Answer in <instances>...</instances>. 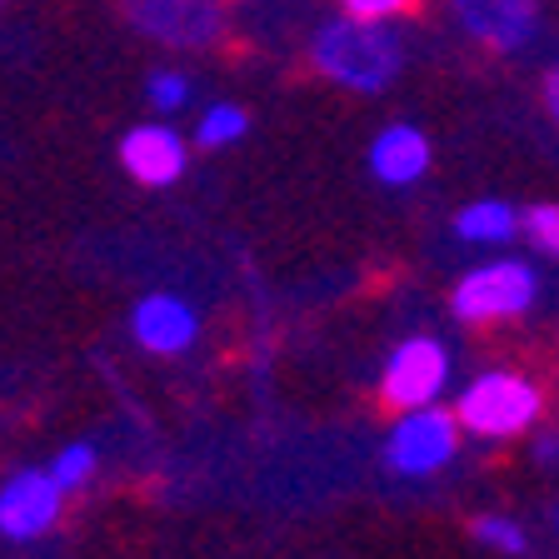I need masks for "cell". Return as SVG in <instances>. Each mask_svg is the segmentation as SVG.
I'll use <instances>...</instances> for the list:
<instances>
[{"instance_id":"obj_1","label":"cell","mask_w":559,"mask_h":559,"mask_svg":"<svg viewBox=\"0 0 559 559\" xmlns=\"http://www.w3.org/2000/svg\"><path fill=\"white\" fill-rule=\"evenodd\" d=\"M405 35L390 21L330 15L310 31V70L349 95H384L405 75Z\"/></svg>"},{"instance_id":"obj_2","label":"cell","mask_w":559,"mask_h":559,"mask_svg":"<svg viewBox=\"0 0 559 559\" xmlns=\"http://www.w3.org/2000/svg\"><path fill=\"white\" fill-rule=\"evenodd\" d=\"M539 300V270L530 260H485V265L465 270L460 285L450 290V314L460 325H500V320H520Z\"/></svg>"},{"instance_id":"obj_3","label":"cell","mask_w":559,"mask_h":559,"mask_svg":"<svg viewBox=\"0 0 559 559\" xmlns=\"http://www.w3.org/2000/svg\"><path fill=\"white\" fill-rule=\"evenodd\" d=\"M454 419H460V430L479 435V440H510L539 419V390L524 374L489 370L460 390Z\"/></svg>"},{"instance_id":"obj_4","label":"cell","mask_w":559,"mask_h":559,"mask_svg":"<svg viewBox=\"0 0 559 559\" xmlns=\"http://www.w3.org/2000/svg\"><path fill=\"white\" fill-rule=\"evenodd\" d=\"M444 11L469 46H485L495 56H520L545 35L539 0H444Z\"/></svg>"},{"instance_id":"obj_5","label":"cell","mask_w":559,"mask_h":559,"mask_svg":"<svg viewBox=\"0 0 559 559\" xmlns=\"http://www.w3.org/2000/svg\"><path fill=\"white\" fill-rule=\"evenodd\" d=\"M454 450H460V419H454V409L425 405V409H405L395 419V430L384 440V465L405 479H425L450 465Z\"/></svg>"},{"instance_id":"obj_6","label":"cell","mask_w":559,"mask_h":559,"mask_svg":"<svg viewBox=\"0 0 559 559\" xmlns=\"http://www.w3.org/2000/svg\"><path fill=\"white\" fill-rule=\"evenodd\" d=\"M450 349L444 340L435 335H409L390 349V360H384V380H380V395L384 405H395L400 415L405 409H425L444 395V384H450Z\"/></svg>"},{"instance_id":"obj_7","label":"cell","mask_w":559,"mask_h":559,"mask_svg":"<svg viewBox=\"0 0 559 559\" xmlns=\"http://www.w3.org/2000/svg\"><path fill=\"white\" fill-rule=\"evenodd\" d=\"M130 25L155 46L205 50L225 35L221 0H130Z\"/></svg>"},{"instance_id":"obj_8","label":"cell","mask_w":559,"mask_h":559,"mask_svg":"<svg viewBox=\"0 0 559 559\" xmlns=\"http://www.w3.org/2000/svg\"><path fill=\"white\" fill-rule=\"evenodd\" d=\"M66 489L50 479V469H21L0 485V535L11 545H31L60 520Z\"/></svg>"},{"instance_id":"obj_9","label":"cell","mask_w":559,"mask_h":559,"mask_svg":"<svg viewBox=\"0 0 559 559\" xmlns=\"http://www.w3.org/2000/svg\"><path fill=\"white\" fill-rule=\"evenodd\" d=\"M365 165H370V175L384 190H409L430 175L435 145L415 120H390V126L374 130L370 151H365Z\"/></svg>"},{"instance_id":"obj_10","label":"cell","mask_w":559,"mask_h":559,"mask_svg":"<svg viewBox=\"0 0 559 559\" xmlns=\"http://www.w3.org/2000/svg\"><path fill=\"white\" fill-rule=\"evenodd\" d=\"M120 165H126L130 180H140V186H151V190H165L186 175L190 145L180 130L160 126V120H155V126H135L120 140Z\"/></svg>"},{"instance_id":"obj_11","label":"cell","mask_w":559,"mask_h":559,"mask_svg":"<svg viewBox=\"0 0 559 559\" xmlns=\"http://www.w3.org/2000/svg\"><path fill=\"white\" fill-rule=\"evenodd\" d=\"M130 335H135L140 349H151V355H186L200 335V314L180 295H145L130 310Z\"/></svg>"},{"instance_id":"obj_12","label":"cell","mask_w":559,"mask_h":559,"mask_svg":"<svg viewBox=\"0 0 559 559\" xmlns=\"http://www.w3.org/2000/svg\"><path fill=\"white\" fill-rule=\"evenodd\" d=\"M450 230H454V240H465V245H510L520 235V210L500 195H479L454 210Z\"/></svg>"},{"instance_id":"obj_13","label":"cell","mask_w":559,"mask_h":559,"mask_svg":"<svg viewBox=\"0 0 559 559\" xmlns=\"http://www.w3.org/2000/svg\"><path fill=\"white\" fill-rule=\"evenodd\" d=\"M245 130H250V116H245L240 105L215 100V105H205L195 120V145L200 151H225V145L245 140Z\"/></svg>"},{"instance_id":"obj_14","label":"cell","mask_w":559,"mask_h":559,"mask_svg":"<svg viewBox=\"0 0 559 559\" xmlns=\"http://www.w3.org/2000/svg\"><path fill=\"white\" fill-rule=\"evenodd\" d=\"M95 444H85V440H75V444H66V450L50 460V479H56L66 495H75V489H85L91 485V475H95Z\"/></svg>"},{"instance_id":"obj_15","label":"cell","mask_w":559,"mask_h":559,"mask_svg":"<svg viewBox=\"0 0 559 559\" xmlns=\"http://www.w3.org/2000/svg\"><path fill=\"white\" fill-rule=\"evenodd\" d=\"M520 235L535 245L539 255H555L559 260V200H539L520 215Z\"/></svg>"},{"instance_id":"obj_16","label":"cell","mask_w":559,"mask_h":559,"mask_svg":"<svg viewBox=\"0 0 559 559\" xmlns=\"http://www.w3.org/2000/svg\"><path fill=\"white\" fill-rule=\"evenodd\" d=\"M145 100L155 105V116H180L190 105V75L186 70H155L151 81H145Z\"/></svg>"},{"instance_id":"obj_17","label":"cell","mask_w":559,"mask_h":559,"mask_svg":"<svg viewBox=\"0 0 559 559\" xmlns=\"http://www.w3.org/2000/svg\"><path fill=\"white\" fill-rule=\"evenodd\" d=\"M475 539L489 549H500V555H524V549H530V535H524L514 520H504V514H479Z\"/></svg>"},{"instance_id":"obj_18","label":"cell","mask_w":559,"mask_h":559,"mask_svg":"<svg viewBox=\"0 0 559 559\" xmlns=\"http://www.w3.org/2000/svg\"><path fill=\"white\" fill-rule=\"evenodd\" d=\"M345 15H360V21H390L395 25L400 15L419 11V0H340Z\"/></svg>"},{"instance_id":"obj_19","label":"cell","mask_w":559,"mask_h":559,"mask_svg":"<svg viewBox=\"0 0 559 559\" xmlns=\"http://www.w3.org/2000/svg\"><path fill=\"white\" fill-rule=\"evenodd\" d=\"M539 95H545V110H549V120L559 126V56L545 66V75H539Z\"/></svg>"},{"instance_id":"obj_20","label":"cell","mask_w":559,"mask_h":559,"mask_svg":"<svg viewBox=\"0 0 559 559\" xmlns=\"http://www.w3.org/2000/svg\"><path fill=\"white\" fill-rule=\"evenodd\" d=\"M549 520H555V530H559V504H555V510H549Z\"/></svg>"}]
</instances>
